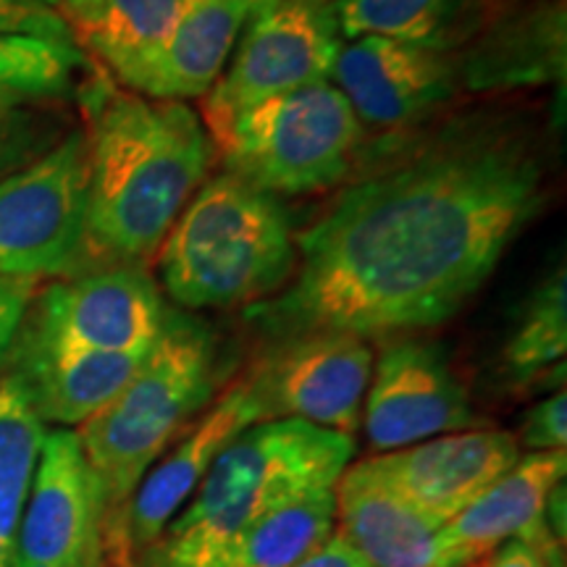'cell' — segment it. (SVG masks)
Returning <instances> with one entry per match:
<instances>
[{
    "label": "cell",
    "mask_w": 567,
    "mask_h": 567,
    "mask_svg": "<svg viewBox=\"0 0 567 567\" xmlns=\"http://www.w3.org/2000/svg\"><path fill=\"white\" fill-rule=\"evenodd\" d=\"M373 373L368 339L347 331H310L255 368L268 421L292 417L352 436L363 421Z\"/></svg>",
    "instance_id": "obj_10"
},
{
    "label": "cell",
    "mask_w": 567,
    "mask_h": 567,
    "mask_svg": "<svg viewBox=\"0 0 567 567\" xmlns=\"http://www.w3.org/2000/svg\"><path fill=\"white\" fill-rule=\"evenodd\" d=\"M457 71L460 87L471 92H505L544 84L565 87V0H544L492 21L471 51L457 55Z\"/></svg>",
    "instance_id": "obj_16"
},
{
    "label": "cell",
    "mask_w": 567,
    "mask_h": 567,
    "mask_svg": "<svg viewBox=\"0 0 567 567\" xmlns=\"http://www.w3.org/2000/svg\"><path fill=\"white\" fill-rule=\"evenodd\" d=\"M0 32L45 40H71L74 34L61 11L38 0H0Z\"/></svg>",
    "instance_id": "obj_27"
},
{
    "label": "cell",
    "mask_w": 567,
    "mask_h": 567,
    "mask_svg": "<svg viewBox=\"0 0 567 567\" xmlns=\"http://www.w3.org/2000/svg\"><path fill=\"white\" fill-rule=\"evenodd\" d=\"M245 13L231 0H189L179 24L132 92L153 101L205 97L224 74Z\"/></svg>",
    "instance_id": "obj_20"
},
{
    "label": "cell",
    "mask_w": 567,
    "mask_h": 567,
    "mask_svg": "<svg viewBox=\"0 0 567 567\" xmlns=\"http://www.w3.org/2000/svg\"><path fill=\"white\" fill-rule=\"evenodd\" d=\"M523 446L530 452H565L567 446V396L557 392L528 410L520 431Z\"/></svg>",
    "instance_id": "obj_28"
},
{
    "label": "cell",
    "mask_w": 567,
    "mask_h": 567,
    "mask_svg": "<svg viewBox=\"0 0 567 567\" xmlns=\"http://www.w3.org/2000/svg\"><path fill=\"white\" fill-rule=\"evenodd\" d=\"M567 352V274L551 271L536 287L526 313L505 347V368L517 381L534 379L549 365L565 363Z\"/></svg>",
    "instance_id": "obj_26"
},
{
    "label": "cell",
    "mask_w": 567,
    "mask_h": 567,
    "mask_svg": "<svg viewBox=\"0 0 567 567\" xmlns=\"http://www.w3.org/2000/svg\"><path fill=\"white\" fill-rule=\"evenodd\" d=\"M517 460L520 444L513 434L471 429L384 452L365 463L384 484L444 528L488 486L513 471Z\"/></svg>",
    "instance_id": "obj_15"
},
{
    "label": "cell",
    "mask_w": 567,
    "mask_h": 567,
    "mask_svg": "<svg viewBox=\"0 0 567 567\" xmlns=\"http://www.w3.org/2000/svg\"><path fill=\"white\" fill-rule=\"evenodd\" d=\"M334 528L371 567H444L439 526L368 467L347 465L334 484Z\"/></svg>",
    "instance_id": "obj_17"
},
{
    "label": "cell",
    "mask_w": 567,
    "mask_h": 567,
    "mask_svg": "<svg viewBox=\"0 0 567 567\" xmlns=\"http://www.w3.org/2000/svg\"><path fill=\"white\" fill-rule=\"evenodd\" d=\"M45 423L17 373L0 379V538L13 544L38 473Z\"/></svg>",
    "instance_id": "obj_23"
},
{
    "label": "cell",
    "mask_w": 567,
    "mask_h": 567,
    "mask_svg": "<svg viewBox=\"0 0 567 567\" xmlns=\"http://www.w3.org/2000/svg\"><path fill=\"white\" fill-rule=\"evenodd\" d=\"M147 352H92L21 339L17 373L42 423L82 425L134 379Z\"/></svg>",
    "instance_id": "obj_19"
},
{
    "label": "cell",
    "mask_w": 567,
    "mask_h": 567,
    "mask_svg": "<svg viewBox=\"0 0 567 567\" xmlns=\"http://www.w3.org/2000/svg\"><path fill=\"white\" fill-rule=\"evenodd\" d=\"M363 124L334 82L321 80L252 105L218 142L226 172L268 195H310L350 174Z\"/></svg>",
    "instance_id": "obj_6"
},
{
    "label": "cell",
    "mask_w": 567,
    "mask_h": 567,
    "mask_svg": "<svg viewBox=\"0 0 567 567\" xmlns=\"http://www.w3.org/2000/svg\"><path fill=\"white\" fill-rule=\"evenodd\" d=\"M260 421H268V410L252 368L247 375H239L218 396L216 405L189 429V434L140 481L126 509L124 530L126 555L134 567L142 551L151 547L176 513L187 505L224 446Z\"/></svg>",
    "instance_id": "obj_14"
},
{
    "label": "cell",
    "mask_w": 567,
    "mask_h": 567,
    "mask_svg": "<svg viewBox=\"0 0 567 567\" xmlns=\"http://www.w3.org/2000/svg\"><path fill=\"white\" fill-rule=\"evenodd\" d=\"M30 287L32 281L0 274V360H3L13 337L19 334L21 321H24L27 305H30Z\"/></svg>",
    "instance_id": "obj_30"
},
{
    "label": "cell",
    "mask_w": 567,
    "mask_h": 567,
    "mask_svg": "<svg viewBox=\"0 0 567 567\" xmlns=\"http://www.w3.org/2000/svg\"><path fill=\"white\" fill-rule=\"evenodd\" d=\"M38 3H42V6H51V9H55V11L61 9V0H38Z\"/></svg>",
    "instance_id": "obj_36"
},
{
    "label": "cell",
    "mask_w": 567,
    "mask_h": 567,
    "mask_svg": "<svg viewBox=\"0 0 567 567\" xmlns=\"http://www.w3.org/2000/svg\"><path fill=\"white\" fill-rule=\"evenodd\" d=\"M463 0H339L329 6L347 40L384 38L413 45H444Z\"/></svg>",
    "instance_id": "obj_24"
},
{
    "label": "cell",
    "mask_w": 567,
    "mask_h": 567,
    "mask_svg": "<svg viewBox=\"0 0 567 567\" xmlns=\"http://www.w3.org/2000/svg\"><path fill=\"white\" fill-rule=\"evenodd\" d=\"M536 142L465 122L363 176L297 234L287 292L250 318L276 337H386L450 321L547 200Z\"/></svg>",
    "instance_id": "obj_1"
},
{
    "label": "cell",
    "mask_w": 567,
    "mask_h": 567,
    "mask_svg": "<svg viewBox=\"0 0 567 567\" xmlns=\"http://www.w3.org/2000/svg\"><path fill=\"white\" fill-rule=\"evenodd\" d=\"M352 455V436L305 421L276 417L250 425L213 460L137 567H213L274 509L334 486Z\"/></svg>",
    "instance_id": "obj_4"
},
{
    "label": "cell",
    "mask_w": 567,
    "mask_h": 567,
    "mask_svg": "<svg viewBox=\"0 0 567 567\" xmlns=\"http://www.w3.org/2000/svg\"><path fill=\"white\" fill-rule=\"evenodd\" d=\"M11 567H101L95 478L74 431L45 434Z\"/></svg>",
    "instance_id": "obj_12"
},
{
    "label": "cell",
    "mask_w": 567,
    "mask_h": 567,
    "mask_svg": "<svg viewBox=\"0 0 567 567\" xmlns=\"http://www.w3.org/2000/svg\"><path fill=\"white\" fill-rule=\"evenodd\" d=\"M363 425L371 450L384 455L478 429V417L442 347L423 339H396L381 350L371 373Z\"/></svg>",
    "instance_id": "obj_9"
},
{
    "label": "cell",
    "mask_w": 567,
    "mask_h": 567,
    "mask_svg": "<svg viewBox=\"0 0 567 567\" xmlns=\"http://www.w3.org/2000/svg\"><path fill=\"white\" fill-rule=\"evenodd\" d=\"M295 567H371V565H368L365 557L360 555V551L354 549L352 544L334 528L321 547H316L308 557L302 559V563H297Z\"/></svg>",
    "instance_id": "obj_31"
},
{
    "label": "cell",
    "mask_w": 567,
    "mask_h": 567,
    "mask_svg": "<svg viewBox=\"0 0 567 567\" xmlns=\"http://www.w3.org/2000/svg\"><path fill=\"white\" fill-rule=\"evenodd\" d=\"M313 3H321V6H334L339 0H313Z\"/></svg>",
    "instance_id": "obj_37"
},
{
    "label": "cell",
    "mask_w": 567,
    "mask_h": 567,
    "mask_svg": "<svg viewBox=\"0 0 567 567\" xmlns=\"http://www.w3.org/2000/svg\"><path fill=\"white\" fill-rule=\"evenodd\" d=\"M486 567H547V559H544V555L536 547H530L528 542L509 538V542L499 544L492 551Z\"/></svg>",
    "instance_id": "obj_32"
},
{
    "label": "cell",
    "mask_w": 567,
    "mask_h": 567,
    "mask_svg": "<svg viewBox=\"0 0 567 567\" xmlns=\"http://www.w3.org/2000/svg\"><path fill=\"white\" fill-rule=\"evenodd\" d=\"M40 147V132L24 105L0 103V179L24 163Z\"/></svg>",
    "instance_id": "obj_29"
},
{
    "label": "cell",
    "mask_w": 567,
    "mask_h": 567,
    "mask_svg": "<svg viewBox=\"0 0 567 567\" xmlns=\"http://www.w3.org/2000/svg\"><path fill=\"white\" fill-rule=\"evenodd\" d=\"M231 3L245 13V19H258L266 11H271L276 3H281V0H231Z\"/></svg>",
    "instance_id": "obj_34"
},
{
    "label": "cell",
    "mask_w": 567,
    "mask_h": 567,
    "mask_svg": "<svg viewBox=\"0 0 567 567\" xmlns=\"http://www.w3.org/2000/svg\"><path fill=\"white\" fill-rule=\"evenodd\" d=\"M84 55L71 40L0 32V103L27 105L66 95Z\"/></svg>",
    "instance_id": "obj_25"
},
{
    "label": "cell",
    "mask_w": 567,
    "mask_h": 567,
    "mask_svg": "<svg viewBox=\"0 0 567 567\" xmlns=\"http://www.w3.org/2000/svg\"><path fill=\"white\" fill-rule=\"evenodd\" d=\"M342 42L329 6L281 0L234 45L229 69L203 97V124L213 145L224 140L239 113L268 97L329 80Z\"/></svg>",
    "instance_id": "obj_8"
},
{
    "label": "cell",
    "mask_w": 567,
    "mask_h": 567,
    "mask_svg": "<svg viewBox=\"0 0 567 567\" xmlns=\"http://www.w3.org/2000/svg\"><path fill=\"white\" fill-rule=\"evenodd\" d=\"M11 551H13V544L6 542V538H0V567H11Z\"/></svg>",
    "instance_id": "obj_35"
},
{
    "label": "cell",
    "mask_w": 567,
    "mask_h": 567,
    "mask_svg": "<svg viewBox=\"0 0 567 567\" xmlns=\"http://www.w3.org/2000/svg\"><path fill=\"white\" fill-rule=\"evenodd\" d=\"M90 200L84 250L105 264L142 268L203 187L213 140L179 101L137 92H92Z\"/></svg>",
    "instance_id": "obj_2"
},
{
    "label": "cell",
    "mask_w": 567,
    "mask_h": 567,
    "mask_svg": "<svg viewBox=\"0 0 567 567\" xmlns=\"http://www.w3.org/2000/svg\"><path fill=\"white\" fill-rule=\"evenodd\" d=\"M565 473V452H530L517 460L513 471L439 530L444 567H471L509 538H526L542 528L551 488L563 484Z\"/></svg>",
    "instance_id": "obj_18"
},
{
    "label": "cell",
    "mask_w": 567,
    "mask_h": 567,
    "mask_svg": "<svg viewBox=\"0 0 567 567\" xmlns=\"http://www.w3.org/2000/svg\"><path fill=\"white\" fill-rule=\"evenodd\" d=\"M163 302L145 268L111 266L53 284L40 297L24 337L34 344L92 352H151Z\"/></svg>",
    "instance_id": "obj_11"
},
{
    "label": "cell",
    "mask_w": 567,
    "mask_h": 567,
    "mask_svg": "<svg viewBox=\"0 0 567 567\" xmlns=\"http://www.w3.org/2000/svg\"><path fill=\"white\" fill-rule=\"evenodd\" d=\"M218 384L213 331L184 310H166L158 339L134 379L76 431L97 492L101 567H134L126 509L140 481Z\"/></svg>",
    "instance_id": "obj_3"
},
{
    "label": "cell",
    "mask_w": 567,
    "mask_h": 567,
    "mask_svg": "<svg viewBox=\"0 0 567 567\" xmlns=\"http://www.w3.org/2000/svg\"><path fill=\"white\" fill-rule=\"evenodd\" d=\"M329 80L360 124L408 126L452 101L460 90L457 55L444 45L360 38L339 51Z\"/></svg>",
    "instance_id": "obj_13"
},
{
    "label": "cell",
    "mask_w": 567,
    "mask_h": 567,
    "mask_svg": "<svg viewBox=\"0 0 567 567\" xmlns=\"http://www.w3.org/2000/svg\"><path fill=\"white\" fill-rule=\"evenodd\" d=\"M189 0H103L80 30L90 51L134 90L145 69L163 51Z\"/></svg>",
    "instance_id": "obj_21"
},
{
    "label": "cell",
    "mask_w": 567,
    "mask_h": 567,
    "mask_svg": "<svg viewBox=\"0 0 567 567\" xmlns=\"http://www.w3.org/2000/svg\"><path fill=\"white\" fill-rule=\"evenodd\" d=\"M61 6H66V9L74 13L76 21H87L97 13V9L103 6V0H61Z\"/></svg>",
    "instance_id": "obj_33"
},
{
    "label": "cell",
    "mask_w": 567,
    "mask_h": 567,
    "mask_svg": "<svg viewBox=\"0 0 567 567\" xmlns=\"http://www.w3.org/2000/svg\"><path fill=\"white\" fill-rule=\"evenodd\" d=\"M90 200L87 137L69 134L42 158L0 179V274H66L84 252Z\"/></svg>",
    "instance_id": "obj_7"
},
{
    "label": "cell",
    "mask_w": 567,
    "mask_h": 567,
    "mask_svg": "<svg viewBox=\"0 0 567 567\" xmlns=\"http://www.w3.org/2000/svg\"><path fill=\"white\" fill-rule=\"evenodd\" d=\"M158 266L182 308H231L274 295L295 274L297 245L279 197L224 172L179 213Z\"/></svg>",
    "instance_id": "obj_5"
},
{
    "label": "cell",
    "mask_w": 567,
    "mask_h": 567,
    "mask_svg": "<svg viewBox=\"0 0 567 567\" xmlns=\"http://www.w3.org/2000/svg\"><path fill=\"white\" fill-rule=\"evenodd\" d=\"M334 530V486L289 502L250 530L213 567H295Z\"/></svg>",
    "instance_id": "obj_22"
}]
</instances>
